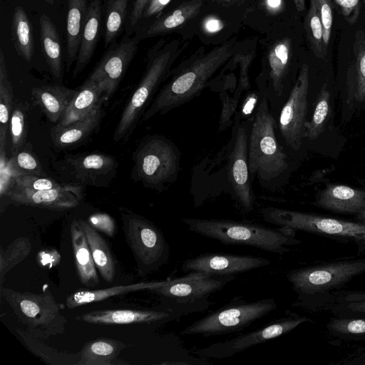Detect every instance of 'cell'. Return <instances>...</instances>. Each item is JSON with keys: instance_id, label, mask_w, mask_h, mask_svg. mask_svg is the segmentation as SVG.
<instances>
[{"instance_id": "cell-1", "label": "cell", "mask_w": 365, "mask_h": 365, "mask_svg": "<svg viewBox=\"0 0 365 365\" xmlns=\"http://www.w3.org/2000/svg\"><path fill=\"white\" fill-rule=\"evenodd\" d=\"M238 41L235 36L208 51L202 46L172 69L166 83L144 113L141 121H147L156 115H164L200 96L214 76L232 58Z\"/></svg>"}, {"instance_id": "cell-2", "label": "cell", "mask_w": 365, "mask_h": 365, "mask_svg": "<svg viewBox=\"0 0 365 365\" xmlns=\"http://www.w3.org/2000/svg\"><path fill=\"white\" fill-rule=\"evenodd\" d=\"M250 180L269 190L277 188L289 170V155L277 134L276 118L261 96L250 120L248 135Z\"/></svg>"}, {"instance_id": "cell-3", "label": "cell", "mask_w": 365, "mask_h": 365, "mask_svg": "<svg viewBox=\"0 0 365 365\" xmlns=\"http://www.w3.org/2000/svg\"><path fill=\"white\" fill-rule=\"evenodd\" d=\"M365 273V258L331 261L292 269L287 279L296 294L294 306L312 312L327 309L336 291Z\"/></svg>"}, {"instance_id": "cell-4", "label": "cell", "mask_w": 365, "mask_h": 365, "mask_svg": "<svg viewBox=\"0 0 365 365\" xmlns=\"http://www.w3.org/2000/svg\"><path fill=\"white\" fill-rule=\"evenodd\" d=\"M283 26L258 35L261 60L255 84L275 118L293 87L289 78L294 52V38L284 31Z\"/></svg>"}, {"instance_id": "cell-5", "label": "cell", "mask_w": 365, "mask_h": 365, "mask_svg": "<svg viewBox=\"0 0 365 365\" xmlns=\"http://www.w3.org/2000/svg\"><path fill=\"white\" fill-rule=\"evenodd\" d=\"M182 41L173 38L167 42L162 39L150 51L145 73L125 106L114 131L115 142L127 140L131 135L181 54L184 48Z\"/></svg>"}, {"instance_id": "cell-6", "label": "cell", "mask_w": 365, "mask_h": 365, "mask_svg": "<svg viewBox=\"0 0 365 365\" xmlns=\"http://www.w3.org/2000/svg\"><path fill=\"white\" fill-rule=\"evenodd\" d=\"M189 230L224 245H242L278 255L289 252V247L301 241L296 231L279 227L272 229L256 223L220 219L185 217L182 220Z\"/></svg>"}, {"instance_id": "cell-7", "label": "cell", "mask_w": 365, "mask_h": 365, "mask_svg": "<svg viewBox=\"0 0 365 365\" xmlns=\"http://www.w3.org/2000/svg\"><path fill=\"white\" fill-rule=\"evenodd\" d=\"M180 158L179 149L170 139L160 135H147L133 153L132 177L145 187L162 192L177 180Z\"/></svg>"}, {"instance_id": "cell-8", "label": "cell", "mask_w": 365, "mask_h": 365, "mask_svg": "<svg viewBox=\"0 0 365 365\" xmlns=\"http://www.w3.org/2000/svg\"><path fill=\"white\" fill-rule=\"evenodd\" d=\"M0 294L34 336L46 339L64 332L66 319L49 291L21 292L1 285Z\"/></svg>"}, {"instance_id": "cell-9", "label": "cell", "mask_w": 365, "mask_h": 365, "mask_svg": "<svg viewBox=\"0 0 365 365\" xmlns=\"http://www.w3.org/2000/svg\"><path fill=\"white\" fill-rule=\"evenodd\" d=\"M236 275H210L190 272L182 277L168 279L152 290L164 300V307L180 312L183 316L203 312L209 308L210 294L221 290Z\"/></svg>"}, {"instance_id": "cell-10", "label": "cell", "mask_w": 365, "mask_h": 365, "mask_svg": "<svg viewBox=\"0 0 365 365\" xmlns=\"http://www.w3.org/2000/svg\"><path fill=\"white\" fill-rule=\"evenodd\" d=\"M262 215L266 222L279 227L352 242L358 246L359 252L365 253V224L360 222L274 207L263 208Z\"/></svg>"}, {"instance_id": "cell-11", "label": "cell", "mask_w": 365, "mask_h": 365, "mask_svg": "<svg viewBox=\"0 0 365 365\" xmlns=\"http://www.w3.org/2000/svg\"><path fill=\"white\" fill-rule=\"evenodd\" d=\"M277 307V303L273 298L247 302L241 297H235L227 304L190 324L180 334L210 337L239 331Z\"/></svg>"}, {"instance_id": "cell-12", "label": "cell", "mask_w": 365, "mask_h": 365, "mask_svg": "<svg viewBox=\"0 0 365 365\" xmlns=\"http://www.w3.org/2000/svg\"><path fill=\"white\" fill-rule=\"evenodd\" d=\"M125 240L136 262L138 273L145 276L165 264L170 247L161 230L144 217L120 209Z\"/></svg>"}, {"instance_id": "cell-13", "label": "cell", "mask_w": 365, "mask_h": 365, "mask_svg": "<svg viewBox=\"0 0 365 365\" xmlns=\"http://www.w3.org/2000/svg\"><path fill=\"white\" fill-rule=\"evenodd\" d=\"M309 89V66L304 63L287 101L275 118L277 137L286 152L287 149L299 151L305 138Z\"/></svg>"}, {"instance_id": "cell-14", "label": "cell", "mask_w": 365, "mask_h": 365, "mask_svg": "<svg viewBox=\"0 0 365 365\" xmlns=\"http://www.w3.org/2000/svg\"><path fill=\"white\" fill-rule=\"evenodd\" d=\"M307 322L312 321L306 317L286 311L285 316L257 329L229 340L212 344L197 349L193 353L203 359H222L230 357L253 346L286 334Z\"/></svg>"}, {"instance_id": "cell-15", "label": "cell", "mask_w": 365, "mask_h": 365, "mask_svg": "<svg viewBox=\"0 0 365 365\" xmlns=\"http://www.w3.org/2000/svg\"><path fill=\"white\" fill-rule=\"evenodd\" d=\"M251 119L242 120L239 113H236L227 167L233 196L246 212H250L255 202L248 166V135Z\"/></svg>"}, {"instance_id": "cell-16", "label": "cell", "mask_w": 365, "mask_h": 365, "mask_svg": "<svg viewBox=\"0 0 365 365\" xmlns=\"http://www.w3.org/2000/svg\"><path fill=\"white\" fill-rule=\"evenodd\" d=\"M141 40L138 32L134 36L125 34L120 41L113 42L88 76L101 83L106 101L115 92Z\"/></svg>"}, {"instance_id": "cell-17", "label": "cell", "mask_w": 365, "mask_h": 365, "mask_svg": "<svg viewBox=\"0 0 365 365\" xmlns=\"http://www.w3.org/2000/svg\"><path fill=\"white\" fill-rule=\"evenodd\" d=\"M118 163L111 155L92 153L68 155L62 168L71 183L79 185L106 187L115 178Z\"/></svg>"}, {"instance_id": "cell-18", "label": "cell", "mask_w": 365, "mask_h": 365, "mask_svg": "<svg viewBox=\"0 0 365 365\" xmlns=\"http://www.w3.org/2000/svg\"><path fill=\"white\" fill-rule=\"evenodd\" d=\"M207 0H175L170 9L139 31L142 39L175 32L183 41L190 38L195 21L208 8Z\"/></svg>"}, {"instance_id": "cell-19", "label": "cell", "mask_w": 365, "mask_h": 365, "mask_svg": "<svg viewBox=\"0 0 365 365\" xmlns=\"http://www.w3.org/2000/svg\"><path fill=\"white\" fill-rule=\"evenodd\" d=\"M271 261L254 255L204 253L183 262L184 272H198L210 275H236L267 266Z\"/></svg>"}, {"instance_id": "cell-20", "label": "cell", "mask_w": 365, "mask_h": 365, "mask_svg": "<svg viewBox=\"0 0 365 365\" xmlns=\"http://www.w3.org/2000/svg\"><path fill=\"white\" fill-rule=\"evenodd\" d=\"M6 197L16 205H26L57 211L76 207L83 199V187L73 183L42 190L14 186Z\"/></svg>"}, {"instance_id": "cell-21", "label": "cell", "mask_w": 365, "mask_h": 365, "mask_svg": "<svg viewBox=\"0 0 365 365\" xmlns=\"http://www.w3.org/2000/svg\"><path fill=\"white\" fill-rule=\"evenodd\" d=\"M211 4L195 21L190 38L197 35L204 45L216 46L236 36L242 24L240 9L220 7L209 12Z\"/></svg>"}, {"instance_id": "cell-22", "label": "cell", "mask_w": 365, "mask_h": 365, "mask_svg": "<svg viewBox=\"0 0 365 365\" xmlns=\"http://www.w3.org/2000/svg\"><path fill=\"white\" fill-rule=\"evenodd\" d=\"M183 316L180 312L164 306L156 309H104L95 310L76 317V319L92 324H145L163 325L165 323L179 319Z\"/></svg>"}, {"instance_id": "cell-23", "label": "cell", "mask_w": 365, "mask_h": 365, "mask_svg": "<svg viewBox=\"0 0 365 365\" xmlns=\"http://www.w3.org/2000/svg\"><path fill=\"white\" fill-rule=\"evenodd\" d=\"M287 0H245L240 9L242 26L265 34L284 24L288 11Z\"/></svg>"}, {"instance_id": "cell-24", "label": "cell", "mask_w": 365, "mask_h": 365, "mask_svg": "<svg viewBox=\"0 0 365 365\" xmlns=\"http://www.w3.org/2000/svg\"><path fill=\"white\" fill-rule=\"evenodd\" d=\"M103 103L96 106L86 116L66 125H54L50 132L54 145L68 148L86 140L98 128L104 115Z\"/></svg>"}, {"instance_id": "cell-25", "label": "cell", "mask_w": 365, "mask_h": 365, "mask_svg": "<svg viewBox=\"0 0 365 365\" xmlns=\"http://www.w3.org/2000/svg\"><path fill=\"white\" fill-rule=\"evenodd\" d=\"M315 205L334 212L357 215L365 208V191L344 185H329L319 193Z\"/></svg>"}, {"instance_id": "cell-26", "label": "cell", "mask_w": 365, "mask_h": 365, "mask_svg": "<svg viewBox=\"0 0 365 365\" xmlns=\"http://www.w3.org/2000/svg\"><path fill=\"white\" fill-rule=\"evenodd\" d=\"M103 0H91L84 21L81 43L73 71V77L78 75L93 57L98 41L101 22Z\"/></svg>"}, {"instance_id": "cell-27", "label": "cell", "mask_w": 365, "mask_h": 365, "mask_svg": "<svg viewBox=\"0 0 365 365\" xmlns=\"http://www.w3.org/2000/svg\"><path fill=\"white\" fill-rule=\"evenodd\" d=\"M105 101L104 91L101 83L88 77L77 89L58 124L66 125L76 121L86 116Z\"/></svg>"}, {"instance_id": "cell-28", "label": "cell", "mask_w": 365, "mask_h": 365, "mask_svg": "<svg viewBox=\"0 0 365 365\" xmlns=\"http://www.w3.org/2000/svg\"><path fill=\"white\" fill-rule=\"evenodd\" d=\"M71 237L74 262L79 281L86 287H94L99 280L85 232L78 220L71 223Z\"/></svg>"}, {"instance_id": "cell-29", "label": "cell", "mask_w": 365, "mask_h": 365, "mask_svg": "<svg viewBox=\"0 0 365 365\" xmlns=\"http://www.w3.org/2000/svg\"><path fill=\"white\" fill-rule=\"evenodd\" d=\"M77 89L63 86H42L31 90L34 103L51 123H58Z\"/></svg>"}, {"instance_id": "cell-30", "label": "cell", "mask_w": 365, "mask_h": 365, "mask_svg": "<svg viewBox=\"0 0 365 365\" xmlns=\"http://www.w3.org/2000/svg\"><path fill=\"white\" fill-rule=\"evenodd\" d=\"M165 281L139 282L127 285H118L101 289H78L66 299V306L74 309L85 304L98 302L111 297L145 289L153 290L162 286Z\"/></svg>"}, {"instance_id": "cell-31", "label": "cell", "mask_w": 365, "mask_h": 365, "mask_svg": "<svg viewBox=\"0 0 365 365\" xmlns=\"http://www.w3.org/2000/svg\"><path fill=\"white\" fill-rule=\"evenodd\" d=\"M78 222L85 232L96 269L104 281L112 282L115 275V262L108 244L88 222Z\"/></svg>"}, {"instance_id": "cell-32", "label": "cell", "mask_w": 365, "mask_h": 365, "mask_svg": "<svg viewBox=\"0 0 365 365\" xmlns=\"http://www.w3.org/2000/svg\"><path fill=\"white\" fill-rule=\"evenodd\" d=\"M125 347L124 342L110 338H100L88 341L80 351L81 357L77 365L119 364L117 358Z\"/></svg>"}, {"instance_id": "cell-33", "label": "cell", "mask_w": 365, "mask_h": 365, "mask_svg": "<svg viewBox=\"0 0 365 365\" xmlns=\"http://www.w3.org/2000/svg\"><path fill=\"white\" fill-rule=\"evenodd\" d=\"M87 0H69L67 15V71L76 60L88 9Z\"/></svg>"}, {"instance_id": "cell-34", "label": "cell", "mask_w": 365, "mask_h": 365, "mask_svg": "<svg viewBox=\"0 0 365 365\" xmlns=\"http://www.w3.org/2000/svg\"><path fill=\"white\" fill-rule=\"evenodd\" d=\"M40 31L43 55L51 73L56 81H61L63 68L60 38L56 26L46 14L40 18Z\"/></svg>"}, {"instance_id": "cell-35", "label": "cell", "mask_w": 365, "mask_h": 365, "mask_svg": "<svg viewBox=\"0 0 365 365\" xmlns=\"http://www.w3.org/2000/svg\"><path fill=\"white\" fill-rule=\"evenodd\" d=\"M16 332L28 349L48 364L77 365L80 359V351L76 353L58 351L41 342L38 338L31 335L26 329H17Z\"/></svg>"}, {"instance_id": "cell-36", "label": "cell", "mask_w": 365, "mask_h": 365, "mask_svg": "<svg viewBox=\"0 0 365 365\" xmlns=\"http://www.w3.org/2000/svg\"><path fill=\"white\" fill-rule=\"evenodd\" d=\"M11 31L16 51L30 62L34 55V37L29 19L21 6L14 9Z\"/></svg>"}, {"instance_id": "cell-37", "label": "cell", "mask_w": 365, "mask_h": 365, "mask_svg": "<svg viewBox=\"0 0 365 365\" xmlns=\"http://www.w3.org/2000/svg\"><path fill=\"white\" fill-rule=\"evenodd\" d=\"M130 0H103L105 11L104 45L115 41L125 27Z\"/></svg>"}, {"instance_id": "cell-38", "label": "cell", "mask_w": 365, "mask_h": 365, "mask_svg": "<svg viewBox=\"0 0 365 365\" xmlns=\"http://www.w3.org/2000/svg\"><path fill=\"white\" fill-rule=\"evenodd\" d=\"M354 60L348 71V81L354 86V98L356 101L365 100V34L358 29L353 43Z\"/></svg>"}, {"instance_id": "cell-39", "label": "cell", "mask_w": 365, "mask_h": 365, "mask_svg": "<svg viewBox=\"0 0 365 365\" xmlns=\"http://www.w3.org/2000/svg\"><path fill=\"white\" fill-rule=\"evenodd\" d=\"M327 309L336 317L365 318V290L338 292Z\"/></svg>"}, {"instance_id": "cell-40", "label": "cell", "mask_w": 365, "mask_h": 365, "mask_svg": "<svg viewBox=\"0 0 365 365\" xmlns=\"http://www.w3.org/2000/svg\"><path fill=\"white\" fill-rule=\"evenodd\" d=\"M14 94L9 79L4 52H0V141H6L7 130L14 108Z\"/></svg>"}, {"instance_id": "cell-41", "label": "cell", "mask_w": 365, "mask_h": 365, "mask_svg": "<svg viewBox=\"0 0 365 365\" xmlns=\"http://www.w3.org/2000/svg\"><path fill=\"white\" fill-rule=\"evenodd\" d=\"M304 26L307 38L314 56L318 58H325L327 51L324 44L322 24L315 0H310Z\"/></svg>"}, {"instance_id": "cell-42", "label": "cell", "mask_w": 365, "mask_h": 365, "mask_svg": "<svg viewBox=\"0 0 365 365\" xmlns=\"http://www.w3.org/2000/svg\"><path fill=\"white\" fill-rule=\"evenodd\" d=\"M31 242L28 237L15 239L6 247L0 248V284L5 275L15 266L26 259L31 252Z\"/></svg>"}, {"instance_id": "cell-43", "label": "cell", "mask_w": 365, "mask_h": 365, "mask_svg": "<svg viewBox=\"0 0 365 365\" xmlns=\"http://www.w3.org/2000/svg\"><path fill=\"white\" fill-rule=\"evenodd\" d=\"M330 111V93L324 83L318 94L310 121L305 124V138L310 140L317 139L323 132Z\"/></svg>"}, {"instance_id": "cell-44", "label": "cell", "mask_w": 365, "mask_h": 365, "mask_svg": "<svg viewBox=\"0 0 365 365\" xmlns=\"http://www.w3.org/2000/svg\"><path fill=\"white\" fill-rule=\"evenodd\" d=\"M333 336L349 340H365V318L333 317L326 326Z\"/></svg>"}, {"instance_id": "cell-45", "label": "cell", "mask_w": 365, "mask_h": 365, "mask_svg": "<svg viewBox=\"0 0 365 365\" xmlns=\"http://www.w3.org/2000/svg\"><path fill=\"white\" fill-rule=\"evenodd\" d=\"M29 110V105L26 102L19 101L14 105L9 121L11 153L19 151L26 144Z\"/></svg>"}, {"instance_id": "cell-46", "label": "cell", "mask_w": 365, "mask_h": 365, "mask_svg": "<svg viewBox=\"0 0 365 365\" xmlns=\"http://www.w3.org/2000/svg\"><path fill=\"white\" fill-rule=\"evenodd\" d=\"M8 163L14 177L21 175L47 177L39 160L31 150L21 148L12 153Z\"/></svg>"}, {"instance_id": "cell-47", "label": "cell", "mask_w": 365, "mask_h": 365, "mask_svg": "<svg viewBox=\"0 0 365 365\" xmlns=\"http://www.w3.org/2000/svg\"><path fill=\"white\" fill-rule=\"evenodd\" d=\"M14 185L32 190H48L60 186L53 179L30 175H21L14 177Z\"/></svg>"}, {"instance_id": "cell-48", "label": "cell", "mask_w": 365, "mask_h": 365, "mask_svg": "<svg viewBox=\"0 0 365 365\" xmlns=\"http://www.w3.org/2000/svg\"><path fill=\"white\" fill-rule=\"evenodd\" d=\"M315 1L322 24L324 44L327 51L333 22L331 0Z\"/></svg>"}, {"instance_id": "cell-49", "label": "cell", "mask_w": 365, "mask_h": 365, "mask_svg": "<svg viewBox=\"0 0 365 365\" xmlns=\"http://www.w3.org/2000/svg\"><path fill=\"white\" fill-rule=\"evenodd\" d=\"M150 0H132L125 22V34L131 36L140 24L144 10Z\"/></svg>"}, {"instance_id": "cell-50", "label": "cell", "mask_w": 365, "mask_h": 365, "mask_svg": "<svg viewBox=\"0 0 365 365\" xmlns=\"http://www.w3.org/2000/svg\"><path fill=\"white\" fill-rule=\"evenodd\" d=\"M174 0H150L148 3L140 24H144L143 29L161 16ZM141 29V31L143 30Z\"/></svg>"}, {"instance_id": "cell-51", "label": "cell", "mask_w": 365, "mask_h": 365, "mask_svg": "<svg viewBox=\"0 0 365 365\" xmlns=\"http://www.w3.org/2000/svg\"><path fill=\"white\" fill-rule=\"evenodd\" d=\"M88 222L96 230L104 233L108 237H114L116 232L115 222L108 214H93L89 217Z\"/></svg>"}, {"instance_id": "cell-52", "label": "cell", "mask_w": 365, "mask_h": 365, "mask_svg": "<svg viewBox=\"0 0 365 365\" xmlns=\"http://www.w3.org/2000/svg\"><path fill=\"white\" fill-rule=\"evenodd\" d=\"M340 9L344 19L350 24L357 21L361 9L360 0H334Z\"/></svg>"}, {"instance_id": "cell-53", "label": "cell", "mask_w": 365, "mask_h": 365, "mask_svg": "<svg viewBox=\"0 0 365 365\" xmlns=\"http://www.w3.org/2000/svg\"><path fill=\"white\" fill-rule=\"evenodd\" d=\"M37 260L42 266L52 267L60 261V255L53 250H41L37 255Z\"/></svg>"}, {"instance_id": "cell-54", "label": "cell", "mask_w": 365, "mask_h": 365, "mask_svg": "<svg viewBox=\"0 0 365 365\" xmlns=\"http://www.w3.org/2000/svg\"><path fill=\"white\" fill-rule=\"evenodd\" d=\"M210 4L224 8L239 9H240L245 0H207Z\"/></svg>"}, {"instance_id": "cell-55", "label": "cell", "mask_w": 365, "mask_h": 365, "mask_svg": "<svg viewBox=\"0 0 365 365\" xmlns=\"http://www.w3.org/2000/svg\"><path fill=\"white\" fill-rule=\"evenodd\" d=\"M297 11L301 13L305 10V0H292Z\"/></svg>"}, {"instance_id": "cell-56", "label": "cell", "mask_w": 365, "mask_h": 365, "mask_svg": "<svg viewBox=\"0 0 365 365\" xmlns=\"http://www.w3.org/2000/svg\"><path fill=\"white\" fill-rule=\"evenodd\" d=\"M360 222L365 224V208L356 215Z\"/></svg>"}, {"instance_id": "cell-57", "label": "cell", "mask_w": 365, "mask_h": 365, "mask_svg": "<svg viewBox=\"0 0 365 365\" xmlns=\"http://www.w3.org/2000/svg\"><path fill=\"white\" fill-rule=\"evenodd\" d=\"M45 1H47L50 4H53V3H54V0H45Z\"/></svg>"}, {"instance_id": "cell-58", "label": "cell", "mask_w": 365, "mask_h": 365, "mask_svg": "<svg viewBox=\"0 0 365 365\" xmlns=\"http://www.w3.org/2000/svg\"><path fill=\"white\" fill-rule=\"evenodd\" d=\"M363 3H364V6H365V0H363Z\"/></svg>"}]
</instances>
